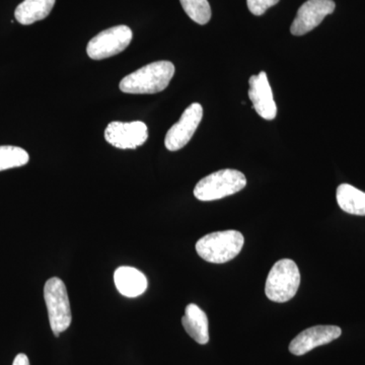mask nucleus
Returning <instances> with one entry per match:
<instances>
[{"instance_id": "obj_10", "label": "nucleus", "mask_w": 365, "mask_h": 365, "mask_svg": "<svg viewBox=\"0 0 365 365\" xmlns=\"http://www.w3.org/2000/svg\"><path fill=\"white\" fill-rule=\"evenodd\" d=\"M342 330L337 326H314L299 333L290 342L289 351L297 356H302L319 346L329 344L338 339Z\"/></svg>"}, {"instance_id": "obj_15", "label": "nucleus", "mask_w": 365, "mask_h": 365, "mask_svg": "<svg viewBox=\"0 0 365 365\" xmlns=\"http://www.w3.org/2000/svg\"><path fill=\"white\" fill-rule=\"evenodd\" d=\"M338 205L345 212L353 215L365 216V193L349 184H342L338 187Z\"/></svg>"}, {"instance_id": "obj_18", "label": "nucleus", "mask_w": 365, "mask_h": 365, "mask_svg": "<svg viewBox=\"0 0 365 365\" xmlns=\"http://www.w3.org/2000/svg\"><path fill=\"white\" fill-rule=\"evenodd\" d=\"M279 0H247L249 11L255 16H262L268 9L276 6Z\"/></svg>"}, {"instance_id": "obj_4", "label": "nucleus", "mask_w": 365, "mask_h": 365, "mask_svg": "<svg viewBox=\"0 0 365 365\" xmlns=\"http://www.w3.org/2000/svg\"><path fill=\"white\" fill-rule=\"evenodd\" d=\"M300 284V273L294 261L282 259L274 264L266 280L265 294L271 302L294 299Z\"/></svg>"}, {"instance_id": "obj_17", "label": "nucleus", "mask_w": 365, "mask_h": 365, "mask_svg": "<svg viewBox=\"0 0 365 365\" xmlns=\"http://www.w3.org/2000/svg\"><path fill=\"white\" fill-rule=\"evenodd\" d=\"M185 13L199 25H206L211 19V7L207 0H180Z\"/></svg>"}, {"instance_id": "obj_9", "label": "nucleus", "mask_w": 365, "mask_h": 365, "mask_svg": "<svg viewBox=\"0 0 365 365\" xmlns=\"http://www.w3.org/2000/svg\"><path fill=\"white\" fill-rule=\"evenodd\" d=\"M333 0H307L297 11L290 32L294 36H304L313 31L329 14L335 11Z\"/></svg>"}, {"instance_id": "obj_1", "label": "nucleus", "mask_w": 365, "mask_h": 365, "mask_svg": "<svg viewBox=\"0 0 365 365\" xmlns=\"http://www.w3.org/2000/svg\"><path fill=\"white\" fill-rule=\"evenodd\" d=\"M174 74L172 62H153L125 76L119 88L125 93H157L168 88Z\"/></svg>"}, {"instance_id": "obj_16", "label": "nucleus", "mask_w": 365, "mask_h": 365, "mask_svg": "<svg viewBox=\"0 0 365 365\" xmlns=\"http://www.w3.org/2000/svg\"><path fill=\"white\" fill-rule=\"evenodd\" d=\"M30 160L29 153L18 146H0V172L26 165Z\"/></svg>"}, {"instance_id": "obj_3", "label": "nucleus", "mask_w": 365, "mask_h": 365, "mask_svg": "<svg viewBox=\"0 0 365 365\" xmlns=\"http://www.w3.org/2000/svg\"><path fill=\"white\" fill-rule=\"evenodd\" d=\"M246 185V177L239 170H220L201 179L194 189V195L204 202L220 200L242 191Z\"/></svg>"}, {"instance_id": "obj_2", "label": "nucleus", "mask_w": 365, "mask_h": 365, "mask_svg": "<svg viewBox=\"0 0 365 365\" xmlns=\"http://www.w3.org/2000/svg\"><path fill=\"white\" fill-rule=\"evenodd\" d=\"M245 237L237 230H223L201 237L196 244L197 254L209 263L223 264L241 253Z\"/></svg>"}, {"instance_id": "obj_13", "label": "nucleus", "mask_w": 365, "mask_h": 365, "mask_svg": "<svg viewBox=\"0 0 365 365\" xmlns=\"http://www.w3.org/2000/svg\"><path fill=\"white\" fill-rule=\"evenodd\" d=\"M182 327L192 339L198 344H207L209 341V323L205 312L197 304H190L185 309L182 319Z\"/></svg>"}, {"instance_id": "obj_5", "label": "nucleus", "mask_w": 365, "mask_h": 365, "mask_svg": "<svg viewBox=\"0 0 365 365\" xmlns=\"http://www.w3.org/2000/svg\"><path fill=\"white\" fill-rule=\"evenodd\" d=\"M44 299L52 332L55 337H59L72 321L71 302L63 281L58 277L50 278L45 283Z\"/></svg>"}, {"instance_id": "obj_8", "label": "nucleus", "mask_w": 365, "mask_h": 365, "mask_svg": "<svg viewBox=\"0 0 365 365\" xmlns=\"http://www.w3.org/2000/svg\"><path fill=\"white\" fill-rule=\"evenodd\" d=\"M148 138V126L141 121L112 122L105 130L106 141L120 150H135L145 143Z\"/></svg>"}, {"instance_id": "obj_6", "label": "nucleus", "mask_w": 365, "mask_h": 365, "mask_svg": "<svg viewBox=\"0 0 365 365\" xmlns=\"http://www.w3.org/2000/svg\"><path fill=\"white\" fill-rule=\"evenodd\" d=\"M131 29L127 26H117L98 34L88 42L86 53L93 60H102L115 56L124 51L131 43Z\"/></svg>"}, {"instance_id": "obj_19", "label": "nucleus", "mask_w": 365, "mask_h": 365, "mask_svg": "<svg viewBox=\"0 0 365 365\" xmlns=\"http://www.w3.org/2000/svg\"><path fill=\"white\" fill-rule=\"evenodd\" d=\"M13 365H30V361H29L28 356L26 354L21 353V354L16 355Z\"/></svg>"}, {"instance_id": "obj_11", "label": "nucleus", "mask_w": 365, "mask_h": 365, "mask_svg": "<svg viewBox=\"0 0 365 365\" xmlns=\"http://www.w3.org/2000/svg\"><path fill=\"white\" fill-rule=\"evenodd\" d=\"M249 83V98L259 116L268 121L275 119L277 115V106L274 101L272 88L269 83L267 74L261 71L258 76H251Z\"/></svg>"}, {"instance_id": "obj_7", "label": "nucleus", "mask_w": 365, "mask_h": 365, "mask_svg": "<svg viewBox=\"0 0 365 365\" xmlns=\"http://www.w3.org/2000/svg\"><path fill=\"white\" fill-rule=\"evenodd\" d=\"M203 118L202 106L190 105L176 124L170 127L165 138V145L170 151L181 150L189 143Z\"/></svg>"}, {"instance_id": "obj_14", "label": "nucleus", "mask_w": 365, "mask_h": 365, "mask_svg": "<svg viewBox=\"0 0 365 365\" xmlns=\"http://www.w3.org/2000/svg\"><path fill=\"white\" fill-rule=\"evenodd\" d=\"M56 0H24L14 11L16 20L21 25H32L49 16Z\"/></svg>"}, {"instance_id": "obj_12", "label": "nucleus", "mask_w": 365, "mask_h": 365, "mask_svg": "<svg viewBox=\"0 0 365 365\" xmlns=\"http://www.w3.org/2000/svg\"><path fill=\"white\" fill-rule=\"evenodd\" d=\"M115 285L123 297H134L143 294L148 289V278L136 268L122 266L115 271Z\"/></svg>"}]
</instances>
